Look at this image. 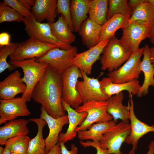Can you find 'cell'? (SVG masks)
<instances>
[{
	"label": "cell",
	"instance_id": "5b68a950",
	"mask_svg": "<svg viewBox=\"0 0 154 154\" xmlns=\"http://www.w3.org/2000/svg\"><path fill=\"white\" fill-rule=\"evenodd\" d=\"M144 47L133 52L129 59L117 70L109 72L107 77L115 84H122L137 80L142 72L141 58Z\"/></svg>",
	"mask_w": 154,
	"mask_h": 154
},
{
	"label": "cell",
	"instance_id": "30bf717a",
	"mask_svg": "<svg viewBox=\"0 0 154 154\" xmlns=\"http://www.w3.org/2000/svg\"><path fill=\"white\" fill-rule=\"evenodd\" d=\"M131 126L122 121L107 130L98 142L102 149H107L109 154H123L120 151L123 143L130 134Z\"/></svg>",
	"mask_w": 154,
	"mask_h": 154
},
{
	"label": "cell",
	"instance_id": "8fae6325",
	"mask_svg": "<svg viewBox=\"0 0 154 154\" xmlns=\"http://www.w3.org/2000/svg\"><path fill=\"white\" fill-rule=\"evenodd\" d=\"M76 46L70 49L63 50L57 47L49 50L45 55L37 58L38 62L45 64L61 74L72 65V61L77 53Z\"/></svg>",
	"mask_w": 154,
	"mask_h": 154
},
{
	"label": "cell",
	"instance_id": "d6a6232c",
	"mask_svg": "<svg viewBox=\"0 0 154 154\" xmlns=\"http://www.w3.org/2000/svg\"><path fill=\"white\" fill-rule=\"evenodd\" d=\"M30 140L27 135L16 136L9 139L5 145L8 146L11 153L27 154Z\"/></svg>",
	"mask_w": 154,
	"mask_h": 154
},
{
	"label": "cell",
	"instance_id": "ba28073f",
	"mask_svg": "<svg viewBox=\"0 0 154 154\" xmlns=\"http://www.w3.org/2000/svg\"><path fill=\"white\" fill-rule=\"evenodd\" d=\"M58 47L36 38L29 37L18 43L14 52L9 55L10 60L21 61L43 56L50 50Z\"/></svg>",
	"mask_w": 154,
	"mask_h": 154
},
{
	"label": "cell",
	"instance_id": "f6af8a7d",
	"mask_svg": "<svg viewBox=\"0 0 154 154\" xmlns=\"http://www.w3.org/2000/svg\"><path fill=\"white\" fill-rule=\"evenodd\" d=\"M149 55L151 63L154 64V48L153 46L149 48Z\"/></svg>",
	"mask_w": 154,
	"mask_h": 154
},
{
	"label": "cell",
	"instance_id": "484cf974",
	"mask_svg": "<svg viewBox=\"0 0 154 154\" xmlns=\"http://www.w3.org/2000/svg\"><path fill=\"white\" fill-rule=\"evenodd\" d=\"M89 0H71L70 11L74 31L78 32L82 23L87 19Z\"/></svg>",
	"mask_w": 154,
	"mask_h": 154
},
{
	"label": "cell",
	"instance_id": "ffe728a7",
	"mask_svg": "<svg viewBox=\"0 0 154 154\" xmlns=\"http://www.w3.org/2000/svg\"><path fill=\"white\" fill-rule=\"evenodd\" d=\"M29 120L19 119L11 120L0 127V144L5 145L9 138L17 136H27L29 132Z\"/></svg>",
	"mask_w": 154,
	"mask_h": 154
},
{
	"label": "cell",
	"instance_id": "60d3db41",
	"mask_svg": "<svg viewBox=\"0 0 154 154\" xmlns=\"http://www.w3.org/2000/svg\"><path fill=\"white\" fill-rule=\"evenodd\" d=\"M147 2V0H130L127 3L129 7L133 11L139 4Z\"/></svg>",
	"mask_w": 154,
	"mask_h": 154
},
{
	"label": "cell",
	"instance_id": "c3c4849f",
	"mask_svg": "<svg viewBox=\"0 0 154 154\" xmlns=\"http://www.w3.org/2000/svg\"><path fill=\"white\" fill-rule=\"evenodd\" d=\"M147 2L154 7V0H147Z\"/></svg>",
	"mask_w": 154,
	"mask_h": 154
},
{
	"label": "cell",
	"instance_id": "4dcf8cb0",
	"mask_svg": "<svg viewBox=\"0 0 154 154\" xmlns=\"http://www.w3.org/2000/svg\"><path fill=\"white\" fill-rule=\"evenodd\" d=\"M138 21L150 25L154 24V7L148 2L139 4L133 11L129 23Z\"/></svg>",
	"mask_w": 154,
	"mask_h": 154
},
{
	"label": "cell",
	"instance_id": "f35d334b",
	"mask_svg": "<svg viewBox=\"0 0 154 154\" xmlns=\"http://www.w3.org/2000/svg\"><path fill=\"white\" fill-rule=\"evenodd\" d=\"M59 143L61 150V154H78V147L74 144L71 145V149L70 151L68 150L65 145L64 143L61 142Z\"/></svg>",
	"mask_w": 154,
	"mask_h": 154
},
{
	"label": "cell",
	"instance_id": "b9f144b4",
	"mask_svg": "<svg viewBox=\"0 0 154 154\" xmlns=\"http://www.w3.org/2000/svg\"><path fill=\"white\" fill-rule=\"evenodd\" d=\"M19 2L27 9L30 10L34 6L36 0H19Z\"/></svg>",
	"mask_w": 154,
	"mask_h": 154
},
{
	"label": "cell",
	"instance_id": "ab89813d",
	"mask_svg": "<svg viewBox=\"0 0 154 154\" xmlns=\"http://www.w3.org/2000/svg\"><path fill=\"white\" fill-rule=\"evenodd\" d=\"M10 35L6 32L0 34V46H4L9 45L10 42Z\"/></svg>",
	"mask_w": 154,
	"mask_h": 154
},
{
	"label": "cell",
	"instance_id": "f907efd6",
	"mask_svg": "<svg viewBox=\"0 0 154 154\" xmlns=\"http://www.w3.org/2000/svg\"><path fill=\"white\" fill-rule=\"evenodd\" d=\"M11 154H17V153H11Z\"/></svg>",
	"mask_w": 154,
	"mask_h": 154
},
{
	"label": "cell",
	"instance_id": "d4e9b609",
	"mask_svg": "<svg viewBox=\"0 0 154 154\" xmlns=\"http://www.w3.org/2000/svg\"><path fill=\"white\" fill-rule=\"evenodd\" d=\"M130 17L128 15L117 14L107 20L101 26L99 43L110 40L114 36L118 30L122 29L128 23Z\"/></svg>",
	"mask_w": 154,
	"mask_h": 154
},
{
	"label": "cell",
	"instance_id": "cb8c5ba5",
	"mask_svg": "<svg viewBox=\"0 0 154 154\" xmlns=\"http://www.w3.org/2000/svg\"><path fill=\"white\" fill-rule=\"evenodd\" d=\"M124 98L123 92L114 95L109 98L107 106V112L111 115L113 120L117 122L120 119L127 124L129 123V106L123 105L122 102Z\"/></svg>",
	"mask_w": 154,
	"mask_h": 154
},
{
	"label": "cell",
	"instance_id": "836d02e7",
	"mask_svg": "<svg viewBox=\"0 0 154 154\" xmlns=\"http://www.w3.org/2000/svg\"><path fill=\"white\" fill-rule=\"evenodd\" d=\"M25 18L3 1L0 3V23L23 22Z\"/></svg>",
	"mask_w": 154,
	"mask_h": 154
},
{
	"label": "cell",
	"instance_id": "d6986e66",
	"mask_svg": "<svg viewBox=\"0 0 154 154\" xmlns=\"http://www.w3.org/2000/svg\"><path fill=\"white\" fill-rule=\"evenodd\" d=\"M99 82L102 91L109 98L123 91L128 92L129 96L131 94L137 95L141 87L138 80L123 83L115 84L107 77H103Z\"/></svg>",
	"mask_w": 154,
	"mask_h": 154
},
{
	"label": "cell",
	"instance_id": "9a60e30c",
	"mask_svg": "<svg viewBox=\"0 0 154 154\" xmlns=\"http://www.w3.org/2000/svg\"><path fill=\"white\" fill-rule=\"evenodd\" d=\"M40 118L46 121L49 128L48 135L45 139V151L47 153L58 142V137L63 126L69 123L68 115L55 118L49 115L41 106Z\"/></svg>",
	"mask_w": 154,
	"mask_h": 154
},
{
	"label": "cell",
	"instance_id": "3957f363",
	"mask_svg": "<svg viewBox=\"0 0 154 154\" xmlns=\"http://www.w3.org/2000/svg\"><path fill=\"white\" fill-rule=\"evenodd\" d=\"M36 58L14 61L10 60L9 63L15 68H20L23 70L24 76L23 81L26 86L25 92L21 96L26 102L32 99V92L37 83L45 74L48 65L40 63L36 61Z\"/></svg>",
	"mask_w": 154,
	"mask_h": 154
},
{
	"label": "cell",
	"instance_id": "1f68e13d",
	"mask_svg": "<svg viewBox=\"0 0 154 154\" xmlns=\"http://www.w3.org/2000/svg\"><path fill=\"white\" fill-rule=\"evenodd\" d=\"M127 0H108L109 7L107 14V20L117 14L131 17L133 11L128 5Z\"/></svg>",
	"mask_w": 154,
	"mask_h": 154
},
{
	"label": "cell",
	"instance_id": "52a82bcc",
	"mask_svg": "<svg viewBox=\"0 0 154 154\" xmlns=\"http://www.w3.org/2000/svg\"><path fill=\"white\" fill-rule=\"evenodd\" d=\"M23 23L25 26V30L29 37L55 45L63 50H68L72 47L59 40L53 33L48 23L37 22L33 15L27 18H25Z\"/></svg>",
	"mask_w": 154,
	"mask_h": 154
},
{
	"label": "cell",
	"instance_id": "2e32d148",
	"mask_svg": "<svg viewBox=\"0 0 154 154\" xmlns=\"http://www.w3.org/2000/svg\"><path fill=\"white\" fill-rule=\"evenodd\" d=\"M109 40L100 42L86 50L77 53L72 61V65L78 67L88 75H90L93 65L100 59L103 50Z\"/></svg>",
	"mask_w": 154,
	"mask_h": 154
},
{
	"label": "cell",
	"instance_id": "e575fe53",
	"mask_svg": "<svg viewBox=\"0 0 154 154\" xmlns=\"http://www.w3.org/2000/svg\"><path fill=\"white\" fill-rule=\"evenodd\" d=\"M18 42H11L8 45L0 46V73L7 69L11 71L14 68V66L8 63L7 59L8 56L12 54L17 47Z\"/></svg>",
	"mask_w": 154,
	"mask_h": 154
},
{
	"label": "cell",
	"instance_id": "44dd1931",
	"mask_svg": "<svg viewBox=\"0 0 154 154\" xmlns=\"http://www.w3.org/2000/svg\"><path fill=\"white\" fill-rule=\"evenodd\" d=\"M57 2V0H36L31 11L35 20L40 23L45 20L48 23L55 22Z\"/></svg>",
	"mask_w": 154,
	"mask_h": 154
},
{
	"label": "cell",
	"instance_id": "5bb4252c",
	"mask_svg": "<svg viewBox=\"0 0 154 154\" xmlns=\"http://www.w3.org/2000/svg\"><path fill=\"white\" fill-rule=\"evenodd\" d=\"M132 94L129 96L128 105L129 106V119L130 121L131 131L124 142L132 145L133 149H137L138 141L140 139L148 133L154 132V126L149 125L140 121L136 117L134 111V104Z\"/></svg>",
	"mask_w": 154,
	"mask_h": 154
},
{
	"label": "cell",
	"instance_id": "ee69618b",
	"mask_svg": "<svg viewBox=\"0 0 154 154\" xmlns=\"http://www.w3.org/2000/svg\"><path fill=\"white\" fill-rule=\"evenodd\" d=\"M46 154H61V149L59 143H58Z\"/></svg>",
	"mask_w": 154,
	"mask_h": 154
},
{
	"label": "cell",
	"instance_id": "f1b7e54d",
	"mask_svg": "<svg viewBox=\"0 0 154 154\" xmlns=\"http://www.w3.org/2000/svg\"><path fill=\"white\" fill-rule=\"evenodd\" d=\"M48 23L53 33L60 41L70 45L75 41L76 36L62 15L58 16V19L56 22Z\"/></svg>",
	"mask_w": 154,
	"mask_h": 154
},
{
	"label": "cell",
	"instance_id": "ac0fdd59",
	"mask_svg": "<svg viewBox=\"0 0 154 154\" xmlns=\"http://www.w3.org/2000/svg\"><path fill=\"white\" fill-rule=\"evenodd\" d=\"M63 108L68 113L69 120L68 128L65 133L61 132L59 135L58 142L65 143L73 139L77 134L75 131L77 127L84 121L87 115L85 112H78L71 107L62 100V101Z\"/></svg>",
	"mask_w": 154,
	"mask_h": 154
},
{
	"label": "cell",
	"instance_id": "603a6c76",
	"mask_svg": "<svg viewBox=\"0 0 154 154\" xmlns=\"http://www.w3.org/2000/svg\"><path fill=\"white\" fill-rule=\"evenodd\" d=\"M101 26L88 18L82 23L78 32L83 44L88 49L99 43Z\"/></svg>",
	"mask_w": 154,
	"mask_h": 154
},
{
	"label": "cell",
	"instance_id": "7c38bea8",
	"mask_svg": "<svg viewBox=\"0 0 154 154\" xmlns=\"http://www.w3.org/2000/svg\"><path fill=\"white\" fill-rule=\"evenodd\" d=\"M80 70L82 80L78 81L76 89L81 97L83 103L92 100L108 101L109 98L102 91L98 79L88 77L83 70Z\"/></svg>",
	"mask_w": 154,
	"mask_h": 154
},
{
	"label": "cell",
	"instance_id": "9c48e42d",
	"mask_svg": "<svg viewBox=\"0 0 154 154\" xmlns=\"http://www.w3.org/2000/svg\"><path fill=\"white\" fill-rule=\"evenodd\" d=\"M122 29L121 43L127 49L133 52L140 48L142 41L149 38L151 26L147 23L134 21L128 22Z\"/></svg>",
	"mask_w": 154,
	"mask_h": 154
},
{
	"label": "cell",
	"instance_id": "8d00e7d4",
	"mask_svg": "<svg viewBox=\"0 0 154 154\" xmlns=\"http://www.w3.org/2000/svg\"><path fill=\"white\" fill-rule=\"evenodd\" d=\"M3 1L25 18H27L33 15L31 11L23 6L19 0H3Z\"/></svg>",
	"mask_w": 154,
	"mask_h": 154
},
{
	"label": "cell",
	"instance_id": "7402d4cb",
	"mask_svg": "<svg viewBox=\"0 0 154 154\" xmlns=\"http://www.w3.org/2000/svg\"><path fill=\"white\" fill-rule=\"evenodd\" d=\"M143 58L141 61V67L144 76L143 84L139 90L137 96L141 97L145 96L149 93V86L154 88V64L151 63L149 55V47L147 44L144 47Z\"/></svg>",
	"mask_w": 154,
	"mask_h": 154
},
{
	"label": "cell",
	"instance_id": "83f0119b",
	"mask_svg": "<svg viewBox=\"0 0 154 154\" xmlns=\"http://www.w3.org/2000/svg\"><path fill=\"white\" fill-rule=\"evenodd\" d=\"M28 120L37 125L38 131L36 135L29 141L27 154H46V144L43 130L44 127L47 124L46 122L40 118H32Z\"/></svg>",
	"mask_w": 154,
	"mask_h": 154
},
{
	"label": "cell",
	"instance_id": "681fc988",
	"mask_svg": "<svg viewBox=\"0 0 154 154\" xmlns=\"http://www.w3.org/2000/svg\"><path fill=\"white\" fill-rule=\"evenodd\" d=\"M5 148H3L2 146H0V154H2L4 151Z\"/></svg>",
	"mask_w": 154,
	"mask_h": 154
},
{
	"label": "cell",
	"instance_id": "4316f807",
	"mask_svg": "<svg viewBox=\"0 0 154 154\" xmlns=\"http://www.w3.org/2000/svg\"><path fill=\"white\" fill-rule=\"evenodd\" d=\"M112 120L108 121L93 124L87 129L77 132L78 138L81 141L91 140L99 142L104 133L108 129L116 124Z\"/></svg>",
	"mask_w": 154,
	"mask_h": 154
},
{
	"label": "cell",
	"instance_id": "4fadbf2b",
	"mask_svg": "<svg viewBox=\"0 0 154 154\" xmlns=\"http://www.w3.org/2000/svg\"><path fill=\"white\" fill-rule=\"evenodd\" d=\"M26 102L22 97L0 100V125L31 114Z\"/></svg>",
	"mask_w": 154,
	"mask_h": 154
},
{
	"label": "cell",
	"instance_id": "e0dca14e",
	"mask_svg": "<svg viewBox=\"0 0 154 154\" xmlns=\"http://www.w3.org/2000/svg\"><path fill=\"white\" fill-rule=\"evenodd\" d=\"M21 73L18 70L10 74L0 82V98L7 100L13 98L17 94H23L26 86L23 81Z\"/></svg>",
	"mask_w": 154,
	"mask_h": 154
},
{
	"label": "cell",
	"instance_id": "7bdbcfd3",
	"mask_svg": "<svg viewBox=\"0 0 154 154\" xmlns=\"http://www.w3.org/2000/svg\"><path fill=\"white\" fill-rule=\"evenodd\" d=\"M149 150L146 154H154V140L152 141L148 146ZM128 154H136L135 150L132 149Z\"/></svg>",
	"mask_w": 154,
	"mask_h": 154
},
{
	"label": "cell",
	"instance_id": "f546056e",
	"mask_svg": "<svg viewBox=\"0 0 154 154\" xmlns=\"http://www.w3.org/2000/svg\"><path fill=\"white\" fill-rule=\"evenodd\" d=\"M108 0H89L88 18L101 26L107 20Z\"/></svg>",
	"mask_w": 154,
	"mask_h": 154
},
{
	"label": "cell",
	"instance_id": "8992f818",
	"mask_svg": "<svg viewBox=\"0 0 154 154\" xmlns=\"http://www.w3.org/2000/svg\"><path fill=\"white\" fill-rule=\"evenodd\" d=\"M62 82V100L75 109L83 103L81 97L76 89L78 79L82 78L81 72L72 65L61 74Z\"/></svg>",
	"mask_w": 154,
	"mask_h": 154
},
{
	"label": "cell",
	"instance_id": "7dc6e473",
	"mask_svg": "<svg viewBox=\"0 0 154 154\" xmlns=\"http://www.w3.org/2000/svg\"><path fill=\"white\" fill-rule=\"evenodd\" d=\"M5 146L4 151L2 154H11V153L8 146L7 145Z\"/></svg>",
	"mask_w": 154,
	"mask_h": 154
},
{
	"label": "cell",
	"instance_id": "7a4b0ae2",
	"mask_svg": "<svg viewBox=\"0 0 154 154\" xmlns=\"http://www.w3.org/2000/svg\"><path fill=\"white\" fill-rule=\"evenodd\" d=\"M133 52L125 48L115 35L105 47L100 58L101 70L111 72L117 70L130 57Z\"/></svg>",
	"mask_w": 154,
	"mask_h": 154
},
{
	"label": "cell",
	"instance_id": "d590c367",
	"mask_svg": "<svg viewBox=\"0 0 154 154\" xmlns=\"http://www.w3.org/2000/svg\"><path fill=\"white\" fill-rule=\"evenodd\" d=\"M71 0H57L56 4L57 14L62 15L65 18L69 27L73 32L74 29L72 23L70 11Z\"/></svg>",
	"mask_w": 154,
	"mask_h": 154
},
{
	"label": "cell",
	"instance_id": "277c9868",
	"mask_svg": "<svg viewBox=\"0 0 154 154\" xmlns=\"http://www.w3.org/2000/svg\"><path fill=\"white\" fill-rule=\"evenodd\" d=\"M108 101H88L82 103L75 109L78 112H85L87 115L84 121L77 127V132L87 129L94 123L104 122L112 120V116L107 112Z\"/></svg>",
	"mask_w": 154,
	"mask_h": 154
},
{
	"label": "cell",
	"instance_id": "6da1fadb",
	"mask_svg": "<svg viewBox=\"0 0 154 154\" xmlns=\"http://www.w3.org/2000/svg\"><path fill=\"white\" fill-rule=\"evenodd\" d=\"M62 98L61 74L48 66L43 77L34 87L32 99L41 104L49 115L56 118L66 115Z\"/></svg>",
	"mask_w": 154,
	"mask_h": 154
},
{
	"label": "cell",
	"instance_id": "74e56055",
	"mask_svg": "<svg viewBox=\"0 0 154 154\" xmlns=\"http://www.w3.org/2000/svg\"><path fill=\"white\" fill-rule=\"evenodd\" d=\"M80 143L84 147L91 146L95 148L96 150V154H109L107 149H102L99 147L98 142L90 141H83L80 140Z\"/></svg>",
	"mask_w": 154,
	"mask_h": 154
},
{
	"label": "cell",
	"instance_id": "bcb514c9",
	"mask_svg": "<svg viewBox=\"0 0 154 154\" xmlns=\"http://www.w3.org/2000/svg\"><path fill=\"white\" fill-rule=\"evenodd\" d=\"M151 42L154 46V24L151 27V30L149 38Z\"/></svg>",
	"mask_w": 154,
	"mask_h": 154
}]
</instances>
